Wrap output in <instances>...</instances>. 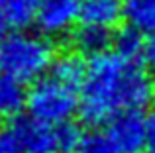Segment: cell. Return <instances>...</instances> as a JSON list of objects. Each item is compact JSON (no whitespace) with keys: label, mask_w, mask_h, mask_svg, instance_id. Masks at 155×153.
<instances>
[{"label":"cell","mask_w":155,"mask_h":153,"mask_svg":"<svg viewBox=\"0 0 155 153\" xmlns=\"http://www.w3.org/2000/svg\"><path fill=\"white\" fill-rule=\"evenodd\" d=\"M155 98V83L141 61H132L116 51L91 57L81 86L79 114L87 126H106L124 110H143Z\"/></svg>","instance_id":"cell-1"},{"label":"cell","mask_w":155,"mask_h":153,"mask_svg":"<svg viewBox=\"0 0 155 153\" xmlns=\"http://www.w3.org/2000/svg\"><path fill=\"white\" fill-rule=\"evenodd\" d=\"M55 57V47L43 34L16 31L0 41V71L22 83H35L47 75Z\"/></svg>","instance_id":"cell-2"},{"label":"cell","mask_w":155,"mask_h":153,"mask_svg":"<svg viewBox=\"0 0 155 153\" xmlns=\"http://www.w3.org/2000/svg\"><path fill=\"white\" fill-rule=\"evenodd\" d=\"M81 106V90L59 80L51 73L43 75L28 90V112L41 122L59 124L71 122Z\"/></svg>","instance_id":"cell-3"},{"label":"cell","mask_w":155,"mask_h":153,"mask_svg":"<svg viewBox=\"0 0 155 153\" xmlns=\"http://www.w3.org/2000/svg\"><path fill=\"white\" fill-rule=\"evenodd\" d=\"M10 128L16 134L24 153H59L57 126L34 116H18L10 120Z\"/></svg>","instance_id":"cell-4"},{"label":"cell","mask_w":155,"mask_h":153,"mask_svg":"<svg viewBox=\"0 0 155 153\" xmlns=\"http://www.w3.org/2000/svg\"><path fill=\"white\" fill-rule=\"evenodd\" d=\"M106 135L120 153H136L145 145V116L141 110H124L106 124Z\"/></svg>","instance_id":"cell-5"},{"label":"cell","mask_w":155,"mask_h":153,"mask_svg":"<svg viewBox=\"0 0 155 153\" xmlns=\"http://www.w3.org/2000/svg\"><path fill=\"white\" fill-rule=\"evenodd\" d=\"M83 0H39L35 26L43 35H63L81 18Z\"/></svg>","instance_id":"cell-6"},{"label":"cell","mask_w":155,"mask_h":153,"mask_svg":"<svg viewBox=\"0 0 155 153\" xmlns=\"http://www.w3.org/2000/svg\"><path fill=\"white\" fill-rule=\"evenodd\" d=\"M73 45L81 55L87 57L108 53V49L114 45V31L112 28L81 24V28H77L73 34Z\"/></svg>","instance_id":"cell-7"},{"label":"cell","mask_w":155,"mask_h":153,"mask_svg":"<svg viewBox=\"0 0 155 153\" xmlns=\"http://www.w3.org/2000/svg\"><path fill=\"white\" fill-rule=\"evenodd\" d=\"M20 79L0 73V118L14 120L28 106V90Z\"/></svg>","instance_id":"cell-8"},{"label":"cell","mask_w":155,"mask_h":153,"mask_svg":"<svg viewBox=\"0 0 155 153\" xmlns=\"http://www.w3.org/2000/svg\"><path fill=\"white\" fill-rule=\"evenodd\" d=\"M122 16V0H83L81 6V22L91 26L114 28Z\"/></svg>","instance_id":"cell-9"},{"label":"cell","mask_w":155,"mask_h":153,"mask_svg":"<svg viewBox=\"0 0 155 153\" xmlns=\"http://www.w3.org/2000/svg\"><path fill=\"white\" fill-rule=\"evenodd\" d=\"M87 69H88V63H84L83 55L79 51H67V53H61L55 57L49 73L53 76H57L59 80L81 90L84 76H87Z\"/></svg>","instance_id":"cell-10"},{"label":"cell","mask_w":155,"mask_h":153,"mask_svg":"<svg viewBox=\"0 0 155 153\" xmlns=\"http://www.w3.org/2000/svg\"><path fill=\"white\" fill-rule=\"evenodd\" d=\"M122 6L130 28L143 35H155V0H122Z\"/></svg>","instance_id":"cell-11"},{"label":"cell","mask_w":155,"mask_h":153,"mask_svg":"<svg viewBox=\"0 0 155 153\" xmlns=\"http://www.w3.org/2000/svg\"><path fill=\"white\" fill-rule=\"evenodd\" d=\"M114 51L118 55L132 61H141L145 59V47L147 41H143V34L134 28H122L114 34Z\"/></svg>","instance_id":"cell-12"},{"label":"cell","mask_w":155,"mask_h":153,"mask_svg":"<svg viewBox=\"0 0 155 153\" xmlns=\"http://www.w3.org/2000/svg\"><path fill=\"white\" fill-rule=\"evenodd\" d=\"M12 28L26 30L35 22L39 10V0H6L2 4Z\"/></svg>","instance_id":"cell-13"},{"label":"cell","mask_w":155,"mask_h":153,"mask_svg":"<svg viewBox=\"0 0 155 153\" xmlns=\"http://www.w3.org/2000/svg\"><path fill=\"white\" fill-rule=\"evenodd\" d=\"M75 153H120V151L116 149L112 139L106 135V132L91 130L87 134H83Z\"/></svg>","instance_id":"cell-14"},{"label":"cell","mask_w":155,"mask_h":153,"mask_svg":"<svg viewBox=\"0 0 155 153\" xmlns=\"http://www.w3.org/2000/svg\"><path fill=\"white\" fill-rule=\"evenodd\" d=\"M83 132L77 124L65 122L57 126V143H59V153H75L77 145H79Z\"/></svg>","instance_id":"cell-15"},{"label":"cell","mask_w":155,"mask_h":153,"mask_svg":"<svg viewBox=\"0 0 155 153\" xmlns=\"http://www.w3.org/2000/svg\"><path fill=\"white\" fill-rule=\"evenodd\" d=\"M0 153H24L20 147V142L10 126L0 130Z\"/></svg>","instance_id":"cell-16"},{"label":"cell","mask_w":155,"mask_h":153,"mask_svg":"<svg viewBox=\"0 0 155 153\" xmlns=\"http://www.w3.org/2000/svg\"><path fill=\"white\" fill-rule=\"evenodd\" d=\"M145 147L149 153H155V106L145 114Z\"/></svg>","instance_id":"cell-17"},{"label":"cell","mask_w":155,"mask_h":153,"mask_svg":"<svg viewBox=\"0 0 155 153\" xmlns=\"http://www.w3.org/2000/svg\"><path fill=\"white\" fill-rule=\"evenodd\" d=\"M10 28H12V24L6 16V10H4V6L0 4V41L8 35V30H10Z\"/></svg>","instance_id":"cell-18"},{"label":"cell","mask_w":155,"mask_h":153,"mask_svg":"<svg viewBox=\"0 0 155 153\" xmlns=\"http://www.w3.org/2000/svg\"><path fill=\"white\" fill-rule=\"evenodd\" d=\"M145 61H147L155 71V35H151L149 41H147V47H145Z\"/></svg>","instance_id":"cell-19"},{"label":"cell","mask_w":155,"mask_h":153,"mask_svg":"<svg viewBox=\"0 0 155 153\" xmlns=\"http://www.w3.org/2000/svg\"><path fill=\"white\" fill-rule=\"evenodd\" d=\"M136 153H145V151H136Z\"/></svg>","instance_id":"cell-20"}]
</instances>
